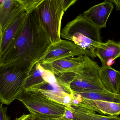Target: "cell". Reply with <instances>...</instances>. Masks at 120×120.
Listing matches in <instances>:
<instances>
[{"label":"cell","instance_id":"cell-20","mask_svg":"<svg viewBox=\"0 0 120 120\" xmlns=\"http://www.w3.org/2000/svg\"><path fill=\"white\" fill-rule=\"evenodd\" d=\"M1 103L0 106V120H10L11 117L7 115V107H3Z\"/></svg>","mask_w":120,"mask_h":120},{"label":"cell","instance_id":"cell-21","mask_svg":"<svg viewBox=\"0 0 120 120\" xmlns=\"http://www.w3.org/2000/svg\"><path fill=\"white\" fill-rule=\"evenodd\" d=\"M33 118L31 120H69L64 116L59 118L50 119L41 118L35 115H33Z\"/></svg>","mask_w":120,"mask_h":120},{"label":"cell","instance_id":"cell-24","mask_svg":"<svg viewBox=\"0 0 120 120\" xmlns=\"http://www.w3.org/2000/svg\"></svg>","mask_w":120,"mask_h":120},{"label":"cell","instance_id":"cell-11","mask_svg":"<svg viewBox=\"0 0 120 120\" xmlns=\"http://www.w3.org/2000/svg\"><path fill=\"white\" fill-rule=\"evenodd\" d=\"M114 6L108 0L93 6L82 14L88 21L101 29L106 28L107 20L111 13Z\"/></svg>","mask_w":120,"mask_h":120},{"label":"cell","instance_id":"cell-19","mask_svg":"<svg viewBox=\"0 0 120 120\" xmlns=\"http://www.w3.org/2000/svg\"><path fill=\"white\" fill-rule=\"evenodd\" d=\"M44 0H20L24 10L28 13L35 10Z\"/></svg>","mask_w":120,"mask_h":120},{"label":"cell","instance_id":"cell-23","mask_svg":"<svg viewBox=\"0 0 120 120\" xmlns=\"http://www.w3.org/2000/svg\"><path fill=\"white\" fill-rule=\"evenodd\" d=\"M112 3H113L116 6V10L117 11L120 10V0H109Z\"/></svg>","mask_w":120,"mask_h":120},{"label":"cell","instance_id":"cell-5","mask_svg":"<svg viewBox=\"0 0 120 120\" xmlns=\"http://www.w3.org/2000/svg\"><path fill=\"white\" fill-rule=\"evenodd\" d=\"M17 99L33 115L45 118L64 117L68 106L48 98L38 92L24 90Z\"/></svg>","mask_w":120,"mask_h":120},{"label":"cell","instance_id":"cell-6","mask_svg":"<svg viewBox=\"0 0 120 120\" xmlns=\"http://www.w3.org/2000/svg\"><path fill=\"white\" fill-rule=\"evenodd\" d=\"M36 11L52 44L61 41V23L66 11L62 0H44Z\"/></svg>","mask_w":120,"mask_h":120},{"label":"cell","instance_id":"cell-16","mask_svg":"<svg viewBox=\"0 0 120 120\" xmlns=\"http://www.w3.org/2000/svg\"><path fill=\"white\" fill-rule=\"evenodd\" d=\"M69 109L71 112L70 120H120V117L116 116H102L73 105L69 106Z\"/></svg>","mask_w":120,"mask_h":120},{"label":"cell","instance_id":"cell-7","mask_svg":"<svg viewBox=\"0 0 120 120\" xmlns=\"http://www.w3.org/2000/svg\"><path fill=\"white\" fill-rule=\"evenodd\" d=\"M29 90L38 92L49 99L67 106L71 104L74 98L73 93L60 85L55 76L49 71L45 81Z\"/></svg>","mask_w":120,"mask_h":120},{"label":"cell","instance_id":"cell-10","mask_svg":"<svg viewBox=\"0 0 120 120\" xmlns=\"http://www.w3.org/2000/svg\"><path fill=\"white\" fill-rule=\"evenodd\" d=\"M28 13L24 10L0 34V56H2L11 45L22 29Z\"/></svg>","mask_w":120,"mask_h":120},{"label":"cell","instance_id":"cell-3","mask_svg":"<svg viewBox=\"0 0 120 120\" xmlns=\"http://www.w3.org/2000/svg\"><path fill=\"white\" fill-rule=\"evenodd\" d=\"M62 38L70 41L91 55L97 57V49L101 47L102 42L100 29L85 19L82 14L68 22L60 33Z\"/></svg>","mask_w":120,"mask_h":120},{"label":"cell","instance_id":"cell-2","mask_svg":"<svg viewBox=\"0 0 120 120\" xmlns=\"http://www.w3.org/2000/svg\"><path fill=\"white\" fill-rule=\"evenodd\" d=\"M101 67L90 57L85 55L82 65L73 71L55 76L59 84L73 94L86 93H111L102 83L100 75Z\"/></svg>","mask_w":120,"mask_h":120},{"label":"cell","instance_id":"cell-17","mask_svg":"<svg viewBox=\"0 0 120 120\" xmlns=\"http://www.w3.org/2000/svg\"><path fill=\"white\" fill-rule=\"evenodd\" d=\"M49 71L43 68L39 62L35 64L26 81L24 87V90H29L45 81Z\"/></svg>","mask_w":120,"mask_h":120},{"label":"cell","instance_id":"cell-18","mask_svg":"<svg viewBox=\"0 0 120 120\" xmlns=\"http://www.w3.org/2000/svg\"><path fill=\"white\" fill-rule=\"evenodd\" d=\"M75 94H78L81 96V97L88 99L120 102V94H118L113 93H86Z\"/></svg>","mask_w":120,"mask_h":120},{"label":"cell","instance_id":"cell-22","mask_svg":"<svg viewBox=\"0 0 120 120\" xmlns=\"http://www.w3.org/2000/svg\"><path fill=\"white\" fill-rule=\"evenodd\" d=\"M33 116V115L31 113L27 114H24L19 118H16L15 120H31Z\"/></svg>","mask_w":120,"mask_h":120},{"label":"cell","instance_id":"cell-14","mask_svg":"<svg viewBox=\"0 0 120 120\" xmlns=\"http://www.w3.org/2000/svg\"><path fill=\"white\" fill-rule=\"evenodd\" d=\"M100 75L104 86L112 93L120 94V71L110 65L103 64L100 68Z\"/></svg>","mask_w":120,"mask_h":120},{"label":"cell","instance_id":"cell-4","mask_svg":"<svg viewBox=\"0 0 120 120\" xmlns=\"http://www.w3.org/2000/svg\"><path fill=\"white\" fill-rule=\"evenodd\" d=\"M33 67L15 66L0 67V100L9 105L23 93Z\"/></svg>","mask_w":120,"mask_h":120},{"label":"cell","instance_id":"cell-15","mask_svg":"<svg viewBox=\"0 0 120 120\" xmlns=\"http://www.w3.org/2000/svg\"><path fill=\"white\" fill-rule=\"evenodd\" d=\"M95 54L101 61L102 64L109 65V61L120 57V42L109 40L103 42L102 46L97 49Z\"/></svg>","mask_w":120,"mask_h":120},{"label":"cell","instance_id":"cell-12","mask_svg":"<svg viewBox=\"0 0 120 120\" xmlns=\"http://www.w3.org/2000/svg\"><path fill=\"white\" fill-rule=\"evenodd\" d=\"M84 56L80 55L76 57H67L41 64L45 70L50 71L55 76H58L76 70L82 64Z\"/></svg>","mask_w":120,"mask_h":120},{"label":"cell","instance_id":"cell-9","mask_svg":"<svg viewBox=\"0 0 120 120\" xmlns=\"http://www.w3.org/2000/svg\"><path fill=\"white\" fill-rule=\"evenodd\" d=\"M74 95L73 99L70 105H75L109 116H117L120 114V102L88 99L81 97L78 94H74Z\"/></svg>","mask_w":120,"mask_h":120},{"label":"cell","instance_id":"cell-8","mask_svg":"<svg viewBox=\"0 0 120 120\" xmlns=\"http://www.w3.org/2000/svg\"><path fill=\"white\" fill-rule=\"evenodd\" d=\"M80 55H87L92 57L90 53L72 41L62 40L52 44L38 62L41 64L50 63L64 58Z\"/></svg>","mask_w":120,"mask_h":120},{"label":"cell","instance_id":"cell-13","mask_svg":"<svg viewBox=\"0 0 120 120\" xmlns=\"http://www.w3.org/2000/svg\"><path fill=\"white\" fill-rule=\"evenodd\" d=\"M24 10L20 0H0V33Z\"/></svg>","mask_w":120,"mask_h":120},{"label":"cell","instance_id":"cell-1","mask_svg":"<svg viewBox=\"0 0 120 120\" xmlns=\"http://www.w3.org/2000/svg\"><path fill=\"white\" fill-rule=\"evenodd\" d=\"M36 9L28 13L25 23L11 45L0 56V67L33 66L52 45Z\"/></svg>","mask_w":120,"mask_h":120}]
</instances>
